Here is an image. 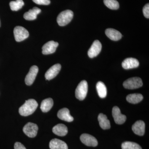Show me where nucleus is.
Listing matches in <instances>:
<instances>
[{
    "instance_id": "6ab92c4d",
    "label": "nucleus",
    "mask_w": 149,
    "mask_h": 149,
    "mask_svg": "<svg viewBox=\"0 0 149 149\" xmlns=\"http://www.w3.org/2000/svg\"><path fill=\"white\" fill-rule=\"evenodd\" d=\"M52 131L55 134L59 136H65L68 132L67 127L63 124H58L54 126Z\"/></svg>"
},
{
    "instance_id": "bb28decb",
    "label": "nucleus",
    "mask_w": 149,
    "mask_h": 149,
    "mask_svg": "<svg viewBox=\"0 0 149 149\" xmlns=\"http://www.w3.org/2000/svg\"><path fill=\"white\" fill-rule=\"evenodd\" d=\"M35 3L42 5H48L50 3V0H32Z\"/></svg>"
},
{
    "instance_id": "5701e85b",
    "label": "nucleus",
    "mask_w": 149,
    "mask_h": 149,
    "mask_svg": "<svg viewBox=\"0 0 149 149\" xmlns=\"http://www.w3.org/2000/svg\"><path fill=\"white\" fill-rule=\"evenodd\" d=\"M96 88L100 97L104 98L106 97L107 89L106 85L103 82L101 81L98 82L96 85Z\"/></svg>"
},
{
    "instance_id": "f03ea898",
    "label": "nucleus",
    "mask_w": 149,
    "mask_h": 149,
    "mask_svg": "<svg viewBox=\"0 0 149 149\" xmlns=\"http://www.w3.org/2000/svg\"><path fill=\"white\" fill-rule=\"evenodd\" d=\"M73 17V12L67 10L61 12L58 15L57 18V22L60 26H65L72 20Z\"/></svg>"
},
{
    "instance_id": "20e7f679",
    "label": "nucleus",
    "mask_w": 149,
    "mask_h": 149,
    "mask_svg": "<svg viewBox=\"0 0 149 149\" xmlns=\"http://www.w3.org/2000/svg\"><path fill=\"white\" fill-rule=\"evenodd\" d=\"M143 85V81L141 78L139 77H133L129 78L124 81L123 86L125 89H137L141 88Z\"/></svg>"
},
{
    "instance_id": "a211bd4d",
    "label": "nucleus",
    "mask_w": 149,
    "mask_h": 149,
    "mask_svg": "<svg viewBox=\"0 0 149 149\" xmlns=\"http://www.w3.org/2000/svg\"><path fill=\"white\" fill-rule=\"evenodd\" d=\"M105 34L107 37L113 41H118L122 37V35L119 31L112 28L107 29L105 31Z\"/></svg>"
},
{
    "instance_id": "f3484780",
    "label": "nucleus",
    "mask_w": 149,
    "mask_h": 149,
    "mask_svg": "<svg viewBox=\"0 0 149 149\" xmlns=\"http://www.w3.org/2000/svg\"><path fill=\"white\" fill-rule=\"evenodd\" d=\"M40 9L37 7H34L30 9L24 14V18L27 20H33L36 19L37 15L41 13Z\"/></svg>"
},
{
    "instance_id": "2eb2a0df",
    "label": "nucleus",
    "mask_w": 149,
    "mask_h": 149,
    "mask_svg": "<svg viewBox=\"0 0 149 149\" xmlns=\"http://www.w3.org/2000/svg\"><path fill=\"white\" fill-rule=\"evenodd\" d=\"M57 116L59 119L67 122H71L74 120L73 118L70 113L69 109L65 108L62 109L59 111L58 112Z\"/></svg>"
},
{
    "instance_id": "1a4fd4ad",
    "label": "nucleus",
    "mask_w": 149,
    "mask_h": 149,
    "mask_svg": "<svg viewBox=\"0 0 149 149\" xmlns=\"http://www.w3.org/2000/svg\"><path fill=\"white\" fill-rule=\"evenodd\" d=\"M38 71L39 68L36 65H33L31 67L29 72L25 77V82L26 85L29 86L33 84L37 76Z\"/></svg>"
},
{
    "instance_id": "6e6552de",
    "label": "nucleus",
    "mask_w": 149,
    "mask_h": 149,
    "mask_svg": "<svg viewBox=\"0 0 149 149\" xmlns=\"http://www.w3.org/2000/svg\"><path fill=\"white\" fill-rule=\"evenodd\" d=\"M102 45L99 40L94 41L91 47L88 51V55L91 58L97 56L101 51Z\"/></svg>"
},
{
    "instance_id": "7ed1b4c3",
    "label": "nucleus",
    "mask_w": 149,
    "mask_h": 149,
    "mask_svg": "<svg viewBox=\"0 0 149 149\" xmlns=\"http://www.w3.org/2000/svg\"><path fill=\"white\" fill-rule=\"evenodd\" d=\"M88 92V84L86 80H83L77 85L75 94L76 98L83 100L86 97Z\"/></svg>"
},
{
    "instance_id": "4be33fe9",
    "label": "nucleus",
    "mask_w": 149,
    "mask_h": 149,
    "mask_svg": "<svg viewBox=\"0 0 149 149\" xmlns=\"http://www.w3.org/2000/svg\"><path fill=\"white\" fill-rule=\"evenodd\" d=\"M143 99V97L141 94H132L128 95L126 97L127 101L131 104L139 103Z\"/></svg>"
},
{
    "instance_id": "393cba45",
    "label": "nucleus",
    "mask_w": 149,
    "mask_h": 149,
    "mask_svg": "<svg viewBox=\"0 0 149 149\" xmlns=\"http://www.w3.org/2000/svg\"><path fill=\"white\" fill-rule=\"evenodd\" d=\"M122 149H142L139 144L134 142L126 141L121 145Z\"/></svg>"
},
{
    "instance_id": "423d86ee",
    "label": "nucleus",
    "mask_w": 149,
    "mask_h": 149,
    "mask_svg": "<svg viewBox=\"0 0 149 149\" xmlns=\"http://www.w3.org/2000/svg\"><path fill=\"white\" fill-rule=\"evenodd\" d=\"M38 127L37 124L29 122L23 127L24 133L29 138H34L37 136Z\"/></svg>"
},
{
    "instance_id": "dca6fc26",
    "label": "nucleus",
    "mask_w": 149,
    "mask_h": 149,
    "mask_svg": "<svg viewBox=\"0 0 149 149\" xmlns=\"http://www.w3.org/2000/svg\"><path fill=\"white\" fill-rule=\"evenodd\" d=\"M51 149H68L66 143L59 139H55L51 140L49 143Z\"/></svg>"
},
{
    "instance_id": "9b49d317",
    "label": "nucleus",
    "mask_w": 149,
    "mask_h": 149,
    "mask_svg": "<svg viewBox=\"0 0 149 149\" xmlns=\"http://www.w3.org/2000/svg\"><path fill=\"white\" fill-rule=\"evenodd\" d=\"M58 46V43L54 41H51L46 43L42 48L43 54L47 55L54 53Z\"/></svg>"
},
{
    "instance_id": "cd10ccee",
    "label": "nucleus",
    "mask_w": 149,
    "mask_h": 149,
    "mask_svg": "<svg viewBox=\"0 0 149 149\" xmlns=\"http://www.w3.org/2000/svg\"><path fill=\"white\" fill-rule=\"evenodd\" d=\"M143 13L144 16L147 18H149V4H147L143 8Z\"/></svg>"
},
{
    "instance_id": "39448f33",
    "label": "nucleus",
    "mask_w": 149,
    "mask_h": 149,
    "mask_svg": "<svg viewBox=\"0 0 149 149\" xmlns=\"http://www.w3.org/2000/svg\"><path fill=\"white\" fill-rule=\"evenodd\" d=\"M13 32L15 40L17 42L23 41L29 36L28 31L22 26H17L15 27Z\"/></svg>"
},
{
    "instance_id": "f257e3e1",
    "label": "nucleus",
    "mask_w": 149,
    "mask_h": 149,
    "mask_svg": "<svg viewBox=\"0 0 149 149\" xmlns=\"http://www.w3.org/2000/svg\"><path fill=\"white\" fill-rule=\"evenodd\" d=\"M38 105V103L35 100L29 99L26 101L24 104L19 108V112L22 116H28L35 111Z\"/></svg>"
},
{
    "instance_id": "a878e982",
    "label": "nucleus",
    "mask_w": 149,
    "mask_h": 149,
    "mask_svg": "<svg viewBox=\"0 0 149 149\" xmlns=\"http://www.w3.org/2000/svg\"><path fill=\"white\" fill-rule=\"evenodd\" d=\"M104 3L107 7L111 10H117L119 8V3L116 0H104Z\"/></svg>"
},
{
    "instance_id": "0eeeda50",
    "label": "nucleus",
    "mask_w": 149,
    "mask_h": 149,
    "mask_svg": "<svg viewBox=\"0 0 149 149\" xmlns=\"http://www.w3.org/2000/svg\"><path fill=\"white\" fill-rule=\"evenodd\" d=\"M80 141L88 146L96 147L98 145V141L95 138L86 133L81 135L80 137Z\"/></svg>"
},
{
    "instance_id": "412c9836",
    "label": "nucleus",
    "mask_w": 149,
    "mask_h": 149,
    "mask_svg": "<svg viewBox=\"0 0 149 149\" xmlns=\"http://www.w3.org/2000/svg\"><path fill=\"white\" fill-rule=\"evenodd\" d=\"M54 102L52 99L49 98L45 99L42 102L40 109L43 112H47L50 110Z\"/></svg>"
},
{
    "instance_id": "b1692460",
    "label": "nucleus",
    "mask_w": 149,
    "mask_h": 149,
    "mask_svg": "<svg viewBox=\"0 0 149 149\" xmlns=\"http://www.w3.org/2000/svg\"><path fill=\"white\" fill-rule=\"evenodd\" d=\"M24 5L22 0H16L12 1L10 3V6L11 10L13 11H17L20 9Z\"/></svg>"
},
{
    "instance_id": "9d476101",
    "label": "nucleus",
    "mask_w": 149,
    "mask_h": 149,
    "mask_svg": "<svg viewBox=\"0 0 149 149\" xmlns=\"http://www.w3.org/2000/svg\"><path fill=\"white\" fill-rule=\"evenodd\" d=\"M112 116L116 123L118 124H122L125 123L126 117L120 112V109L118 107H114L112 109Z\"/></svg>"
},
{
    "instance_id": "c85d7f7f",
    "label": "nucleus",
    "mask_w": 149,
    "mask_h": 149,
    "mask_svg": "<svg viewBox=\"0 0 149 149\" xmlns=\"http://www.w3.org/2000/svg\"><path fill=\"white\" fill-rule=\"evenodd\" d=\"M15 149H26L25 147L19 142H16L14 145Z\"/></svg>"
},
{
    "instance_id": "4468645a",
    "label": "nucleus",
    "mask_w": 149,
    "mask_h": 149,
    "mask_svg": "<svg viewBox=\"0 0 149 149\" xmlns=\"http://www.w3.org/2000/svg\"><path fill=\"white\" fill-rule=\"evenodd\" d=\"M139 62L138 60L133 58L125 59L122 63V66L125 69H132L139 67Z\"/></svg>"
},
{
    "instance_id": "ddd939ff",
    "label": "nucleus",
    "mask_w": 149,
    "mask_h": 149,
    "mask_svg": "<svg viewBox=\"0 0 149 149\" xmlns=\"http://www.w3.org/2000/svg\"><path fill=\"white\" fill-rule=\"evenodd\" d=\"M132 130L136 135L143 136L145 132V123L142 120L136 121L132 126Z\"/></svg>"
},
{
    "instance_id": "f8f14e48",
    "label": "nucleus",
    "mask_w": 149,
    "mask_h": 149,
    "mask_svg": "<svg viewBox=\"0 0 149 149\" xmlns=\"http://www.w3.org/2000/svg\"><path fill=\"white\" fill-rule=\"evenodd\" d=\"M61 68V65L59 63L51 67L45 74L46 79L47 80H51L53 79L58 74Z\"/></svg>"
},
{
    "instance_id": "c756f323",
    "label": "nucleus",
    "mask_w": 149,
    "mask_h": 149,
    "mask_svg": "<svg viewBox=\"0 0 149 149\" xmlns=\"http://www.w3.org/2000/svg\"><path fill=\"white\" fill-rule=\"evenodd\" d=\"M1 21H0V27H1Z\"/></svg>"
},
{
    "instance_id": "aec40b11",
    "label": "nucleus",
    "mask_w": 149,
    "mask_h": 149,
    "mask_svg": "<svg viewBox=\"0 0 149 149\" xmlns=\"http://www.w3.org/2000/svg\"><path fill=\"white\" fill-rule=\"evenodd\" d=\"M98 120L101 128L104 130L109 129L110 128L111 125L110 121L108 119L106 115L100 113L99 115Z\"/></svg>"
}]
</instances>
